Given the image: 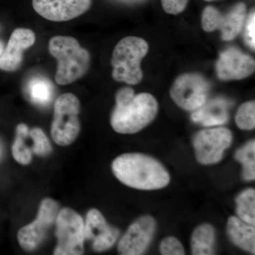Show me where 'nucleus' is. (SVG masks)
I'll return each mask as SVG.
<instances>
[{
  "mask_svg": "<svg viewBox=\"0 0 255 255\" xmlns=\"http://www.w3.org/2000/svg\"><path fill=\"white\" fill-rule=\"evenodd\" d=\"M215 231L209 223H204L196 228L191 236L192 254L209 255L214 254Z\"/></svg>",
  "mask_w": 255,
  "mask_h": 255,
  "instance_id": "obj_18",
  "label": "nucleus"
},
{
  "mask_svg": "<svg viewBox=\"0 0 255 255\" xmlns=\"http://www.w3.org/2000/svg\"><path fill=\"white\" fill-rule=\"evenodd\" d=\"M26 92L31 102L45 106L50 103L53 97V85L43 77H36L28 82Z\"/></svg>",
  "mask_w": 255,
  "mask_h": 255,
  "instance_id": "obj_19",
  "label": "nucleus"
},
{
  "mask_svg": "<svg viewBox=\"0 0 255 255\" xmlns=\"http://www.w3.org/2000/svg\"><path fill=\"white\" fill-rule=\"evenodd\" d=\"M33 145L32 152L38 156H47L52 152V146L46 134L40 128L36 127L32 128L29 131Z\"/></svg>",
  "mask_w": 255,
  "mask_h": 255,
  "instance_id": "obj_24",
  "label": "nucleus"
},
{
  "mask_svg": "<svg viewBox=\"0 0 255 255\" xmlns=\"http://www.w3.org/2000/svg\"><path fill=\"white\" fill-rule=\"evenodd\" d=\"M210 84L197 73H185L174 80L170 96L174 103L182 110L195 111L207 101Z\"/></svg>",
  "mask_w": 255,
  "mask_h": 255,
  "instance_id": "obj_8",
  "label": "nucleus"
},
{
  "mask_svg": "<svg viewBox=\"0 0 255 255\" xmlns=\"http://www.w3.org/2000/svg\"><path fill=\"white\" fill-rule=\"evenodd\" d=\"M158 104L149 93L135 95L130 87H124L116 95V107L111 116V125L121 134L140 131L155 119Z\"/></svg>",
  "mask_w": 255,
  "mask_h": 255,
  "instance_id": "obj_1",
  "label": "nucleus"
},
{
  "mask_svg": "<svg viewBox=\"0 0 255 255\" xmlns=\"http://www.w3.org/2000/svg\"><path fill=\"white\" fill-rule=\"evenodd\" d=\"M114 175L128 187L140 190H156L165 187L170 177L157 159L140 153L119 156L112 163Z\"/></svg>",
  "mask_w": 255,
  "mask_h": 255,
  "instance_id": "obj_2",
  "label": "nucleus"
},
{
  "mask_svg": "<svg viewBox=\"0 0 255 255\" xmlns=\"http://www.w3.org/2000/svg\"><path fill=\"white\" fill-rule=\"evenodd\" d=\"M149 50L147 41L137 36H127L117 43L112 54V77L128 85L140 83L143 78L140 63Z\"/></svg>",
  "mask_w": 255,
  "mask_h": 255,
  "instance_id": "obj_4",
  "label": "nucleus"
},
{
  "mask_svg": "<svg viewBox=\"0 0 255 255\" xmlns=\"http://www.w3.org/2000/svg\"><path fill=\"white\" fill-rule=\"evenodd\" d=\"M237 214L242 221L249 224L255 225V189L245 190L236 199Z\"/></svg>",
  "mask_w": 255,
  "mask_h": 255,
  "instance_id": "obj_21",
  "label": "nucleus"
},
{
  "mask_svg": "<svg viewBox=\"0 0 255 255\" xmlns=\"http://www.w3.org/2000/svg\"><path fill=\"white\" fill-rule=\"evenodd\" d=\"M57 246L55 255H80L84 253L85 222L76 211L64 208L55 219Z\"/></svg>",
  "mask_w": 255,
  "mask_h": 255,
  "instance_id": "obj_6",
  "label": "nucleus"
},
{
  "mask_svg": "<svg viewBox=\"0 0 255 255\" xmlns=\"http://www.w3.org/2000/svg\"><path fill=\"white\" fill-rule=\"evenodd\" d=\"M245 26V42L252 50L255 48V9L251 10L246 17Z\"/></svg>",
  "mask_w": 255,
  "mask_h": 255,
  "instance_id": "obj_26",
  "label": "nucleus"
},
{
  "mask_svg": "<svg viewBox=\"0 0 255 255\" xmlns=\"http://www.w3.org/2000/svg\"><path fill=\"white\" fill-rule=\"evenodd\" d=\"M29 131L27 125L18 124L16 128V137L11 147V152L15 160L23 165L29 164L32 160V151L26 143Z\"/></svg>",
  "mask_w": 255,
  "mask_h": 255,
  "instance_id": "obj_20",
  "label": "nucleus"
},
{
  "mask_svg": "<svg viewBox=\"0 0 255 255\" xmlns=\"http://www.w3.org/2000/svg\"><path fill=\"white\" fill-rule=\"evenodd\" d=\"M232 140V132L226 128L201 130L194 139L196 159L203 164L218 163L223 159L225 150L231 146Z\"/></svg>",
  "mask_w": 255,
  "mask_h": 255,
  "instance_id": "obj_10",
  "label": "nucleus"
},
{
  "mask_svg": "<svg viewBox=\"0 0 255 255\" xmlns=\"http://www.w3.org/2000/svg\"><path fill=\"white\" fill-rule=\"evenodd\" d=\"M218 78L223 81L241 80L255 73V61L251 55L231 48L220 54L216 63Z\"/></svg>",
  "mask_w": 255,
  "mask_h": 255,
  "instance_id": "obj_13",
  "label": "nucleus"
},
{
  "mask_svg": "<svg viewBox=\"0 0 255 255\" xmlns=\"http://www.w3.org/2000/svg\"><path fill=\"white\" fill-rule=\"evenodd\" d=\"M205 1H213V0H205Z\"/></svg>",
  "mask_w": 255,
  "mask_h": 255,
  "instance_id": "obj_29",
  "label": "nucleus"
},
{
  "mask_svg": "<svg viewBox=\"0 0 255 255\" xmlns=\"http://www.w3.org/2000/svg\"><path fill=\"white\" fill-rule=\"evenodd\" d=\"M58 209L59 204L54 199L46 198L41 201L36 219L18 231V242L23 250L31 252L39 247L54 224Z\"/></svg>",
  "mask_w": 255,
  "mask_h": 255,
  "instance_id": "obj_9",
  "label": "nucleus"
},
{
  "mask_svg": "<svg viewBox=\"0 0 255 255\" xmlns=\"http://www.w3.org/2000/svg\"><path fill=\"white\" fill-rule=\"evenodd\" d=\"M161 254L163 255H183L185 254L182 243L177 238H166L159 247Z\"/></svg>",
  "mask_w": 255,
  "mask_h": 255,
  "instance_id": "obj_25",
  "label": "nucleus"
},
{
  "mask_svg": "<svg viewBox=\"0 0 255 255\" xmlns=\"http://www.w3.org/2000/svg\"><path fill=\"white\" fill-rule=\"evenodd\" d=\"M236 122L242 130H253L255 127V101L243 104L238 109Z\"/></svg>",
  "mask_w": 255,
  "mask_h": 255,
  "instance_id": "obj_23",
  "label": "nucleus"
},
{
  "mask_svg": "<svg viewBox=\"0 0 255 255\" xmlns=\"http://www.w3.org/2000/svg\"><path fill=\"white\" fill-rule=\"evenodd\" d=\"M231 104L229 101L221 97L205 102L200 108L194 111L191 119L195 123L204 127L223 125L229 119L228 110Z\"/></svg>",
  "mask_w": 255,
  "mask_h": 255,
  "instance_id": "obj_16",
  "label": "nucleus"
},
{
  "mask_svg": "<svg viewBox=\"0 0 255 255\" xmlns=\"http://www.w3.org/2000/svg\"><path fill=\"white\" fill-rule=\"evenodd\" d=\"M156 223L150 216L140 218L130 225L119 241L118 251L122 255H142L155 234Z\"/></svg>",
  "mask_w": 255,
  "mask_h": 255,
  "instance_id": "obj_11",
  "label": "nucleus"
},
{
  "mask_svg": "<svg viewBox=\"0 0 255 255\" xmlns=\"http://www.w3.org/2000/svg\"><path fill=\"white\" fill-rule=\"evenodd\" d=\"M236 159L243 166V177L246 180L255 178V141L251 140L236 152Z\"/></svg>",
  "mask_w": 255,
  "mask_h": 255,
  "instance_id": "obj_22",
  "label": "nucleus"
},
{
  "mask_svg": "<svg viewBox=\"0 0 255 255\" xmlns=\"http://www.w3.org/2000/svg\"><path fill=\"white\" fill-rule=\"evenodd\" d=\"M228 236L236 246L255 254V228L253 225L232 216L228 221Z\"/></svg>",
  "mask_w": 255,
  "mask_h": 255,
  "instance_id": "obj_17",
  "label": "nucleus"
},
{
  "mask_svg": "<svg viewBox=\"0 0 255 255\" xmlns=\"http://www.w3.org/2000/svg\"><path fill=\"white\" fill-rule=\"evenodd\" d=\"M119 233L117 228L107 223L100 211L92 209L88 211L85 223V240L92 242L94 251H108L115 244Z\"/></svg>",
  "mask_w": 255,
  "mask_h": 255,
  "instance_id": "obj_14",
  "label": "nucleus"
},
{
  "mask_svg": "<svg viewBox=\"0 0 255 255\" xmlns=\"http://www.w3.org/2000/svg\"><path fill=\"white\" fill-rule=\"evenodd\" d=\"M247 17L245 3L235 4L226 14H223L212 6H206L201 16V26L206 32L219 30L224 41H233L238 36Z\"/></svg>",
  "mask_w": 255,
  "mask_h": 255,
  "instance_id": "obj_7",
  "label": "nucleus"
},
{
  "mask_svg": "<svg viewBox=\"0 0 255 255\" xmlns=\"http://www.w3.org/2000/svg\"><path fill=\"white\" fill-rule=\"evenodd\" d=\"M189 0H161L162 8L169 14H180L187 7Z\"/></svg>",
  "mask_w": 255,
  "mask_h": 255,
  "instance_id": "obj_27",
  "label": "nucleus"
},
{
  "mask_svg": "<svg viewBox=\"0 0 255 255\" xmlns=\"http://www.w3.org/2000/svg\"><path fill=\"white\" fill-rule=\"evenodd\" d=\"M4 43H3L2 42L0 41V57H1V55H2L3 52H4Z\"/></svg>",
  "mask_w": 255,
  "mask_h": 255,
  "instance_id": "obj_28",
  "label": "nucleus"
},
{
  "mask_svg": "<svg viewBox=\"0 0 255 255\" xmlns=\"http://www.w3.org/2000/svg\"><path fill=\"white\" fill-rule=\"evenodd\" d=\"M35 41L36 35L31 29L16 28L0 57V70L9 73L16 71L22 63L23 52L31 48Z\"/></svg>",
  "mask_w": 255,
  "mask_h": 255,
  "instance_id": "obj_15",
  "label": "nucleus"
},
{
  "mask_svg": "<svg viewBox=\"0 0 255 255\" xmlns=\"http://www.w3.org/2000/svg\"><path fill=\"white\" fill-rule=\"evenodd\" d=\"M80 101L73 94H63L55 100L50 133L57 145L68 146L76 140L80 132Z\"/></svg>",
  "mask_w": 255,
  "mask_h": 255,
  "instance_id": "obj_5",
  "label": "nucleus"
},
{
  "mask_svg": "<svg viewBox=\"0 0 255 255\" xmlns=\"http://www.w3.org/2000/svg\"><path fill=\"white\" fill-rule=\"evenodd\" d=\"M48 50L58 61L55 79L58 85L73 83L88 72L91 55L73 37H53L48 43Z\"/></svg>",
  "mask_w": 255,
  "mask_h": 255,
  "instance_id": "obj_3",
  "label": "nucleus"
},
{
  "mask_svg": "<svg viewBox=\"0 0 255 255\" xmlns=\"http://www.w3.org/2000/svg\"><path fill=\"white\" fill-rule=\"evenodd\" d=\"M92 0H33V9L42 17L61 22L73 19L90 9Z\"/></svg>",
  "mask_w": 255,
  "mask_h": 255,
  "instance_id": "obj_12",
  "label": "nucleus"
}]
</instances>
